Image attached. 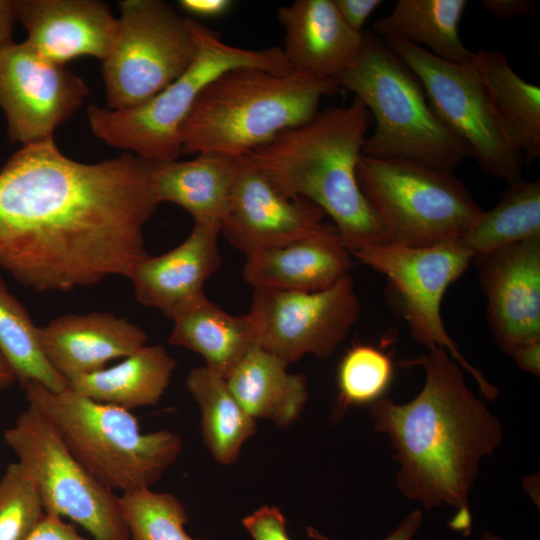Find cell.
Masks as SVG:
<instances>
[{
	"mask_svg": "<svg viewBox=\"0 0 540 540\" xmlns=\"http://www.w3.org/2000/svg\"><path fill=\"white\" fill-rule=\"evenodd\" d=\"M153 169L128 152L78 162L54 139L22 146L0 170V268L38 292L129 278L161 204Z\"/></svg>",
	"mask_w": 540,
	"mask_h": 540,
	"instance_id": "obj_1",
	"label": "cell"
},
{
	"mask_svg": "<svg viewBox=\"0 0 540 540\" xmlns=\"http://www.w3.org/2000/svg\"><path fill=\"white\" fill-rule=\"evenodd\" d=\"M408 363L424 369L422 390L405 404L384 397L372 403L374 426L395 449L400 492L426 510L443 504L457 508L450 526L465 532L471 526L468 495L481 460L502 442L501 424L444 348Z\"/></svg>",
	"mask_w": 540,
	"mask_h": 540,
	"instance_id": "obj_2",
	"label": "cell"
},
{
	"mask_svg": "<svg viewBox=\"0 0 540 540\" xmlns=\"http://www.w3.org/2000/svg\"><path fill=\"white\" fill-rule=\"evenodd\" d=\"M371 122L354 97L247 154L282 193L308 200L328 215L350 253L389 243L356 177Z\"/></svg>",
	"mask_w": 540,
	"mask_h": 540,
	"instance_id": "obj_3",
	"label": "cell"
},
{
	"mask_svg": "<svg viewBox=\"0 0 540 540\" xmlns=\"http://www.w3.org/2000/svg\"><path fill=\"white\" fill-rule=\"evenodd\" d=\"M333 78L279 75L241 67L225 72L199 95L179 131L182 154H249L319 112L338 93Z\"/></svg>",
	"mask_w": 540,
	"mask_h": 540,
	"instance_id": "obj_4",
	"label": "cell"
},
{
	"mask_svg": "<svg viewBox=\"0 0 540 540\" xmlns=\"http://www.w3.org/2000/svg\"><path fill=\"white\" fill-rule=\"evenodd\" d=\"M335 80L375 121L363 155L404 158L451 172L469 156L465 143L433 111L417 75L372 31H363L357 60Z\"/></svg>",
	"mask_w": 540,
	"mask_h": 540,
	"instance_id": "obj_5",
	"label": "cell"
},
{
	"mask_svg": "<svg viewBox=\"0 0 540 540\" xmlns=\"http://www.w3.org/2000/svg\"><path fill=\"white\" fill-rule=\"evenodd\" d=\"M28 405L55 428L73 456L110 490L150 488L179 457L181 437L169 430L142 432L131 411L100 403L69 388H23Z\"/></svg>",
	"mask_w": 540,
	"mask_h": 540,
	"instance_id": "obj_6",
	"label": "cell"
},
{
	"mask_svg": "<svg viewBox=\"0 0 540 540\" xmlns=\"http://www.w3.org/2000/svg\"><path fill=\"white\" fill-rule=\"evenodd\" d=\"M197 54L171 84L145 103L126 110L89 105L92 133L114 148L152 163L178 160L179 131L201 92L227 71L250 67L274 74L292 72L281 47L247 49L224 42L195 20Z\"/></svg>",
	"mask_w": 540,
	"mask_h": 540,
	"instance_id": "obj_7",
	"label": "cell"
},
{
	"mask_svg": "<svg viewBox=\"0 0 540 540\" xmlns=\"http://www.w3.org/2000/svg\"><path fill=\"white\" fill-rule=\"evenodd\" d=\"M356 177L389 243L429 247L460 241L484 211L451 171L417 161L362 154Z\"/></svg>",
	"mask_w": 540,
	"mask_h": 540,
	"instance_id": "obj_8",
	"label": "cell"
},
{
	"mask_svg": "<svg viewBox=\"0 0 540 540\" xmlns=\"http://www.w3.org/2000/svg\"><path fill=\"white\" fill-rule=\"evenodd\" d=\"M113 44L102 61L109 109L139 106L171 84L194 61L195 20L162 0H123Z\"/></svg>",
	"mask_w": 540,
	"mask_h": 540,
	"instance_id": "obj_9",
	"label": "cell"
},
{
	"mask_svg": "<svg viewBox=\"0 0 540 540\" xmlns=\"http://www.w3.org/2000/svg\"><path fill=\"white\" fill-rule=\"evenodd\" d=\"M3 435L46 514L71 519L96 540H129L119 496L87 471L43 415L28 406Z\"/></svg>",
	"mask_w": 540,
	"mask_h": 540,
	"instance_id": "obj_10",
	"label": "cell"
},
{
	"mask_svg": "<svg viewBox=\"0 0 540 540\" xmlns=\"http://www.w3.org/2000/svg\"><path fill=\"white\" fill-rule=\"evenodd\" d=\"M384 41L417 75L433 111L481 170L508 185L521 181L524 157L472 64L442 60L408 42Z\"/></svg>",
	"mask_w": 540,
	"mask_h": 540,
	"instance_id": "obj_11",
	"label": "cell"
},
{
	"mask_svg": "<svg viewBox=\"0 0 540 540\" xmlns=\"http://www.w3.org/2000/svg\"><path fill=\"white\" fill-rule=\"evenodd\" d=\"M351 256L385 275L397 298L410 334L428 350L444 348L475 380L481 394L495 400L498 388L460 353L441 316V303L448 287L473 260L459 241L429 247L378 244L351 252Z\"/></svg>",
	"mask_w": 540,
	"mask_h": 540,
	"instance_id": "obj_12",
	"label": "cell"
},
{
	"mask_svg": "<svg viewBox=\"0 0 540 540\" xmlns=\"http://www.w3.org/2000/svg\"><path fill=\"white\" fill-rule=\"evenodd\" d=\"M350 274L314 292L254 289L250 311L256 345L287 364L307 354L328 358L358 321Z\"/></svg>",
	"mask_w": 540,
	"mask_h": 540,
	"instance_id": "obj_13",
	"label": "cell"
},
{
	"mask_svg": "<svg viewBox=\"0 0 540 540\" xmlns=\"http://www.w3.org/2000/svg\"><path fill=\"white\" fill-rule=\"evenodd\" d=\"M89 95L85 82L41 56L25 41L0 49V108L11 142L22 146L53 138Z\"/></svg>",
	"mask_w": 540,
	"mask_h": 540,
	"instance_id": "obj_14",
	"label": "cell"
},
{
	"mask_svg": "<svg viewBox=\"0 0 540 540\" xmlns=\"http://www.w3.org/2000/svg\"><path fill=\"white\" fill-rule=\"evenodd\" d=\"M324 217L325 213L312 202L282 193L244 155L239 157L221 233L247 256L306 236Z\"/></svg>",
	"mask_w": 540,
	"mask_h": 540,
	"instance_id": "obj_15",
	"label": "cell"
},
{
	"mask_svg": "<svg viewBox=\"0 0 540 540\" xmlns=\"http://www.w3.org/2000/svg\"><path fill=\"white\" fill-rule=\"evenodd\" d=\"M487 319L499 348L540 341V238L508 245L478 259Z\"/></svg>",
	"mask_w": 540,
	"mask_h": 540,
	"instance_id": "obj_16",
	"label": "cell"
},
{
	"mask_svg": "<svg viewBox=\"0 0 540 540\" xmlns=\"http://www.w3.org/2000/svg\"><path fill=\"white\" fill-rule=\"evenodd\" d=\"M14 7L25 42L61 65L82 56L102 62L118 29V18L100 0H14Z\"/></svg>",
	"mask_w": 540,
	"mask_h": 540,
	"instance_id": "obj_17",
	"label": "cell"
},
{
	"mask_svg": "<svg viewBox=\"0 0 540 540\" xmlns=\"http://www.w3.org/2000/svg\"><path fill=\"white\" fill-rule=\"evenodd\" d=\"M220 233L218 224L195 222L177 247L142 259L129 276L138 302L173 319L204 295V283L221 264Z\"/></svg>",
	"mask_w": 540,
	"mask_h": 540,
	"instance_id": "obj_18",
	"label": "cell"
},
{
	"mask_svg": "<svg viewBox=\"0 0 540 540\" xmlns=\"http://www.w3.org/2000/svg\"><path fill=\"white\" fill-rule=\"evenodd\" d=\"M351 254L333 223L291 243L246 256L244 280L254 289L314 292L349 274Z\"/></svg>",
	"mask_w": 540,
	"mask_h": 540,
	"instance_id": "obj_19",
	"label": "cell"
},
{
	"mask_svg": "<svg viewBox=\"0 0 540 540\" xmlns=\"http://www.w3.org/2000/svg\"><path fill=\"white\" fill-rule=\"evenodd\" d=\"M43 352L69 383L105 368L146 345L139 326L107 312L67 314L39 327Z\"/></svg>",
	"mask_w": 540,
	"mask_h": 540,
	"instance_id": "obj_20",
	"label": "cell"
},
{
	"mask_svg": "<svg viewBox=\"0 0 540 540\" xmlns=\"http://www.w3.org/2000/svg\"><path fill=\"white\" fill-rule=\"evenodd\" d=\"M276 13L292 72L335 79L357 60L363 33L345 23L333 0H295Z\"/></svg>",
	"mask_w": 540,
	"mask_h": 540,
	"instance_id": "obj_21",
	"label": "cell"
},
{
	"mask_svg": "<svg viewBox=\"0 0 540 540\" xmlns=\"http://www.w3.org/2000/svg\"><path fill=\"white\" fill-rule=\"evenodd\" d=\"M239 157L202 153L191 160L154 163V182L160 203L177 204L191 214L195 222L218 224L222 228Z\"/></svg>",
	"mask_w": 540,
	"mask_h": 540,
	"instance_id": "obj_22",
	"label": "cell"
},
{
	"mask_svg": "<svg viewBox=\"0 0 540 540\" xmlns=\"http://www.w3.org/2000/svg\"><path fill=\"white\" fill-rule=\"evenodd\" d=\"M288 364L254 345L225 379L244 410L285 429L300 416L308 399L304 376L287 371Z\"/></svg>",
	"mask_w": 540,
	"mask_h": 540,
	"instance_id": "obj_23",
	"label": "cell"
},
{
	"mask_svg": "<svg viewBox=\"0 0 540 540\" xmlns=\"http://www.w3.org/2000/svg\"><path fill=\"white\" fill-rule=\"evenodd\" d=\"M172 321L174 325L168 343L200 354L205 366L224 379L256 345L248 314H229L205 294L186 306Z\"/></svg>",
	"mask_w": 540,
	"mask_h": 540,
	"instance_id": "obj_24",
	"label": "cell"
},
{
	"mask_svg": "<svg viewBox=\"0 0 540 540\" xmlns=\"http://www.w3.org/2000/svg\"><path fill=\"white\" fill-rule=\"evenodd\" d=\"M466 0H398L391 12L373 24L372 32L425 49L442 60L469 64L474 52L462 42L459 24Z\"/></svg>",
	"mask_w": 540,
	"mask_h": 540,
	"instance_id": "obj_25",
	"label": "cell"
},
{
	"mask_svg": "<svg viewBox=\"0 0 540 540\" xmlns=\"http://www.w3.org/2000/svg\"><path fill=\"white\" fill-rule=\"evenodd\" d=\"M176 361L161 345H144L119 364L69 383L94 401L131 411L157 404L170 383Z\"/></svg>",
	"mask_w": 540,
	"mask_h": 540,
	"instance_id": "obj_26",
	"label": "cell"
},
{
	"mask_svg": "<svg viewBox=\"0 0 540 540\" xmlns=\"http://www.w3.org/2000/svg\"><path fill=\"white\" fill-rule=\"evenodd\" d=\"M472 66L483 81L525 163L540 156V88L525 81L500 52H474Z\"/></svg>",
	"mask_w": 540,
	"mask_h": 540,
	"instance_id": "obj_27",
	"label": "cell"
},
{
	"mask_svg": "<svg viewBox=\"0 0 540 540\" xmlns=\"http://www.w3.org/2000/svg\"><path fill=\"white\" fill-rule=\"evenodd\" d=\"M186 387L201 410L204 442L222 465L233 464L256 430L255 419L240 405L226 380L207 366L190 370Z\"/></svg>",
	"mask_w": 540,
	"mask_h": 540,
	"instance_id": "obj_28",
	"label": "cell"
},
{
	"mask_svg": "<svg viewBox=\"0 0 540 540\" xmlns=\"http://www.w3.org/2000/svg\"><path fill=\"white\" fill-rule=\"evenodd\" d=\"M540 238V181L509 184L499 202L459 241L478 260L511 244Z\"/></svg>",
	"mask_w": 540,
	"mask_h": 540,
	"instance_id": "obj_29",
	"label": "cell"
},
{
	"mask_svg": "<svg viewBox=\"0 0 540 540\" xmlns=\"http://www.w3.org/2000/svg\"><path fill=\"white\" fill-rule=\"evenodd\" d=\"M0 353L12 368L21 388L38 383L52 392H63L69 382L46 358L39 327L0 277Z\"/></svg>",
	"mask_w": 540,
	"mask_h": 540,
	"instance_id": "obj_30",
	"label": "cell"
},
{
	"mask_svg": "<svg viewBox=\"0 0 540 540\" xmlns=\"http://www.w3.org/2000/svg\"><path fill=\"white\" fill-rule=\"evenodd\" d=\"M119 503L129 540H206L186 532L188 515L173 494L147 488L122 494Z\"/></svg>",
	"mask_w": 540,
	"mask_h": 540,
	"instance_id": "obj_31",
	"label": "cell"
},
{
	"mask_svg": "<svg viewBox=\"0 0 540 540\" xmlns=\"http://www.w3.org/2000/svg\"><path fill=\"white\" fill-rule=\"evenodd\" d=\"M393 374L392 360L382 350L366 344L351 347L338 367L334 416H342L352 405L372 404L383 398Z\"/></svg>",
	"mask_w": 540,
	"mask_h": 540,
	"instance_id": "obj_32",
	"label": "cell"
},
{
	"mask_svg": "<svg viewBox=\"0 0 540 540\" xmlns=\"http://www.w3.org/2000/svg\"><path fill=\"white\" fill-rule=\"evenodd\" d=\"M44 513L30 476L11 463L0 481V540H28Z\"/></svg>",
	"mask_w": 540,
	"mask_h": 540,
	"instance_id": "obj_33",
	"label": "cell"
},
{
	"mask_svg": "<svg viewBox=\"0 0 540 540\" xmlns=\"http://www.w3.org/2000/svg\"><path fill=\"white\" fill-rule=\"evenodd\" d=\"M242 524L253 540H291L285 517L276 506H261L244 517Z\"/></svg>",
	"mask_w": 540,
	"mask_h": 540,
	"instance_id": "obj_34",
	"label": "cell"
},
{
	"mask_svg": "<svg viewBox=\"0 0 540 540\" xmlns=\"http://www.w3.org/2000/svg\"><path fill=\"white\" fill-rule=\"evenodd\" d=\"M28 540H96L80 535L62 518L44 513Z\"/></svg>",
	"mask_w": 540,
	"mask_h": 540,
	"instance_id": "obj_35",
	"label": "cell"
},
{
	"mask_svg": "<svg viewBox=\"0 0 540 540\" xmlns=\"http://www.w3.org/2000/svg\"><path fill=\"white\" fill-rule=\"evenodd\" d=\"M345 23L355 32L363 33L369 16L382 3L381 0H333Z\"/></svg>",
	"mask_w": 540,
	"mask_h": 540,
	"instance_id": "obj_36",
	"label": "cell"
},
{
	"mask_svg": "<svg viewBox=\"0 0 540 540\" xmlns=\"http://www.w3.org/2000/svg\"><path fill=\"white\" fill-rule=\"evenodd\" d=\"M483 7L499 19H513L533 12L536 4L531 0H483Z\"/></svg>",
	"mask_w": 540,
	"mask_h": 540,
	"instance_id": "obj_37",
	"label": "cell"
},
{
	"mask_svg": "<svg viewBox=\"0 0 540 540\" xmlns=\"http://www.w3.org/2000/svg\"><path fill=\"white\" fill-rule=\"evenodd\" d=\"M231 0H179V7L186 13L200 18H217L228 13Z\"/></svg>",
	"mask_w": 540,
	"mask_h": 540,
	"instance_id": "obj_38",
	"label": "cell"
},
{
	"mask_svg": "<svg viewBox=\"0 0 540 540\" xmlns=\"http://www.w3.org/2000/svg\"><path fill=\"white\" fill-rule=\"evenodd\" d=\"M423 520L422 510L418 509L410 513L398 527L383 540H412ZM307 535L313 540H333L312 526L306 528Z\"/></svg>",
	"mask_w": 540,
	"mask_h": 540,
	"instance_id": "obj_39",
	"label": "cell"
},
{
	"mask_svg": "<svg viewBox=\"0 0 540 540\" xmlns=\"http://www.w3.org/2000/svg\"><path fill=\"white\" fill-rule=\"evenodd\" d=\"M518 367L534 376L540 374V341L522 344L509 354Z\"/></svg>",
	"mask_w": 540,
	"mask_h": 540,
	"instance_id": "obj_40",
	"label": "cell"
},
{
	"mask_svg": "<svg viewBox=\"0 0 540 540\" xmlns=\"http://www.w3.org/2000/svg\"><path fill=\"white\" fill-rule=\"evenodd\" d=\"M16 20L14 0H0V49L12 41Z\"/></svg>",
	"mask_w": 540,
	"mask_h": 540,
	"instance_id": "obj_41",
	"label": "cell"
},
{
	"mask_svg": "<svg viewBox=\"0 0 540 540\" xmlns=\"http://www.w3.org/2000/svg\"><path fill=\"white\" fill-rule=\"evenodd\" d=\"M15 381L16 377L12 368L0 353V390L10 387Z\"/></svg>",
	"mask_w": 540,
	"mask_h": 540,
	"instance_id": "obj_42",
	"label": "cell"
},
{
	"mask_svg": "<svg viewBox=\"0 0 540 540\" xmlns=\"http://www.w3.org/2000/svg\"><path fill=\"white\" fill-rule=\"evenodd\" d=\"M481 540H504L503 538L486 532L482 535Z\"/></svg>",
	"mask_w": 540,
	"mask_h": 540,
	"instance_id": "obj_43",
	"label": "cell"
}]
</instances>
